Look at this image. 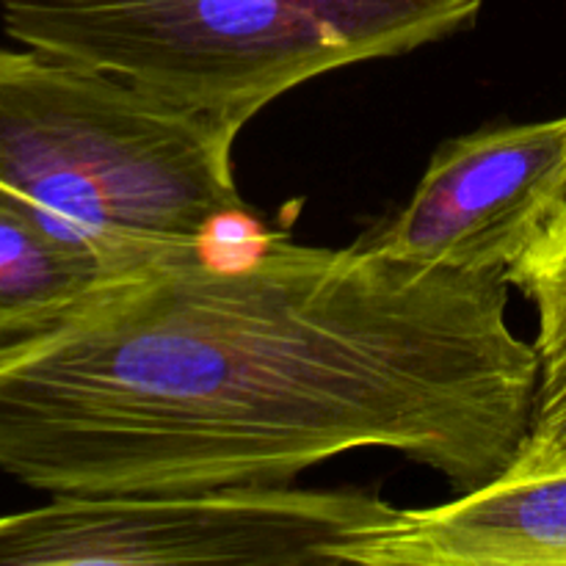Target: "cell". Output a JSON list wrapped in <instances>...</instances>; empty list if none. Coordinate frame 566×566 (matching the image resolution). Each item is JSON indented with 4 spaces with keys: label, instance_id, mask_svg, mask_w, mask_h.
Returning a JSON list of instances; mask_svg holds the SVG:
<instances>
[{
    "label": "cell",
    "instance_id": "9",
    "mask_svg": "<svg viewBox=\"0 0 566 566\" xmlns=\"http://www.w3.org/2000/svg\"><path fill=\"white\" fill-rule=\"evenodd\" d=\"M562 213H566V202H564V208H562ZM562 213H558V216H562Z\"/></svg>",
    "mask_w": 566,
    "mask_h": 566
},
{
    "label": "cell",
    "instance_id": "8",
    "mask_svg": "<svg viewBox=\"0 0 566 566\" xmlns=\"http://www.w3.org/2000/svg\"><path fill=\"white\" fill-rule=\"evenodd\" d=\"M509 282L536 310V390L523 451L506 473L566 470V213L509 269Z\"/></svg>",
    "mask_w": 566,
    "mask_h": 566
},
{
    "label": "cell",
    "instance_id": "5",
    "mask_svg": "<svg viewBox=\"0 0 566 566\" xmlns=\"http://www.w3.org/2000/svg\"><path fill=\"white\" fill-rule=\"evenodd\" d=\"M566 202V116L446 142L409 202L363 238L387 258L486 274L520 263Z\"/></svg>",
    "mask_w": 566,
    "mask_h": 566
},
{
    "label": "cell",
    "instance_id": "1",
    "mask_svg": "<svg viewBox=\"0 0 566 566\" xmlns=\"http://www.w3.org/2000/svg\"><path fill=\"white\" fill-rule=\"evenodd\" d=\"M501 271L265 241L0 337V473L50 495L291 486L385 448L473 492L523 451L536 348Z\"/></svg>",
    "mask_w": 566,
    "mask_h": 566
},
{
    "label": "cell",
    "instance_id": "6",
    "mask_svg": "<svg viewBox=\"0 0 566 566\" xmlns=\"http://www.w3.org/2000/svg\"><path fill=\"white\" fill-rule=\"evenodd\" d=\"M566 566V470L503 473L431 509L396 517L346 566Z\"/></svg>",
    "mask_w": 566,
    "mask_h": 566
},
{
    "label": "cell",
    "instance_id": "4",
    "mask_svg": "<svg viewBox=\"0 0 566 566\" xmlns=\"http://www.w3.org/2000/svg\"><path fill=\"white\" fill-rule=\"evenodd\" d=\"M398 514L368 490L53 495L0 517V566H346Z\"/></svg>",
    "mask_w": 566,
    "mask_h": 566
},
{
    "label": "cell",
    "instance_id": "2",
    "mask_svg": "<svg viewBox=\"0 0 566 566\" xmlns=\"http://www.w3.org/2000/svg\"><path fill=\"white\" fill-rule=\"evenodd\" d=\"M235 138L119 77L0 48V191L111 282L205 258L249 213Z\"/></svg>",
    "mask_w": 566,
    "mask_h": 566
},
{
    "label": "cell",
    "instance_id": "7",
    "mask_svg": "<svg viewBox=\"0 0 566 566\" xmlns=\"http://www.w3.org/2000/svg\"><path fill=\"white\" fill-rule=\"evenodd\" d=\"M111 282L97 260L61 241L0 191V337L55 324Z\"/></svg>",
    "mask_w": 566,
    "mask_h": 566
},
{
    "label": "cell",
    "instance_id": "3",
    "mask_svg": "<svg viewBox=\"0 0 566 566\" xmlns=\"http://www.w3.org/2000/svg\"><path fill=\"white\" fill-rule=\"evenodd\" d=\"M484 0H0L22 48L241 133L318 75L475 25Z\"/></svg>",
    "mask_w": 566,
    "mask_h": 566
}]
</instances>
